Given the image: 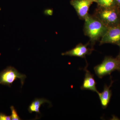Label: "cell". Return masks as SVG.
<instances>
[{
    "label": "cell",
    "mask_w": 120,
    "mask_h": 120,
    "mask_svg": "<svg viewBox=\"0 0 120 120\" xmlns=\"http://www.w3.org/2000/svg\"><path fill=\"white\" fill-rule=\"evenodd\" d=\"M83 31L84 34L90 39L94 45L102 38L107 31L108 28L94 15L88 14L84 20Z\"/></svg>",
    "instance_id": "obj_1"
},
{
    "label": "cell",
    "mask_w": 120,
    "mask_h": 120,
    "mask_svg": "<svg viewBox=\"0 0 120 120\" xmlns=\"http://www.w3.org/2000/svg\"><path fill=\"white\" fill-rule=\"evenodd\" d=\"M94 15L108 28L120 24V10L118 7L105 8L98 6Z\"/></svg>",
    "instance_id": "obj_2"
},
{
    "label": "cell",
    "mask_w": 120,
    "mask_h": 120,
    "mask_svg": "<svg viewBox=\"0 0 120 120\" xmlns=\"http://www.w3.org/2000/svg\"><path fill=\"white\" fill-rule=\"evenodd\" d=\"M120 67V60L117 57L106 56L101 64L94 67V70L97 76L102 79L113 71L118 70Z\"/></svg>",
    "instance_id": "obj_3"
},
{
    "label": "cell",
    "mask_w": 120,
    "mask_h": 120,
    "mask_svg": "<svg viewBox=\"0 0 120 120\" xmlns=\"http://www.w3.org/2000/svg\"><path fill=\"white\" fill-rule=\"evenodd\" d=\"M26 78V75L19 73L14 67L9 66L0 72V84L10 87L14 81L19 79L22 86Z\"/></svg>",
    "instance_id": "obj_4"
},
{
    "label": "cell",
    "mask_w": 120,
    "mask_h": 120,
    "mask_svg": "<svg viewBox=\"0 0 120 120\" xmlns=\"http://www.w3.org/2000/svg\"><path fill=\"white\" fill-rule=\"evenodd\" d=\"M106 43L114 44L120 46V24L108 28L100 41V45Z\"/></svg>",
    "instance_id": "obj_5"
},
{
    "label": "cell",
    "mask_w": 120,
    "mask_h": 120,
    "mask_svg": "<svg viewBox=\"0 0 120 120\" xmlns=\"http://www.w3.org/2000/svg\"><path fill=\"white\" fill-rule=\"evenodd\" d=\"M94 2L95 0H71L70 2L79 19L84 20L88 15L90 6Z\"/></svg>",
    "instance_id": "obj_6"
},
{
    "label": "cell",
    "mask_w": 120,
    "mask_h": 120,
    "mask_svg": "<svg viewBox=\"0 0 120 120\" xmlns=\"http://www.w3.org/2000/svg\"><path fill=\"white\" fill-rule=\"evenodd\" d=\"M88 45L89 43L85 45L79 43L72 49L62 53L61 55L85 58L86 55L90 54L93 50V48H90L88 47Z\"/></svg>",
    "instance_id": "obj_7"
},
{
    "label": "cell",
    "mask_w": 120,
    "mask_h": 120,
    "mask_svg": "<svg viewBox=\"0 0 120 120\" xmlns=\"http://www.w3.org/2000/svg\"><path fill=\"white\" fill-rule=\"evenodd\" d=\"M87 67L84 68L85 71V76L80 89L82 90H90L98 93V91L97 90V83L94 78V75L87 69Z\"/></svg>",
    "instance_id": "obj_8"
},
{
    "label": "cell",
    "mask_w": 120,
    "mask_h": 120,
    "mask_svg": "<svg viewBox=\"0 0 120 120\" xmlns=\"http://www.w3.org/2000/svg\"><path fill=\"white\" fill-rule=\"evenodd\" d=\"M113 83L112 81L110 85L109 86L105 84L103 91L101 92H98V94L101 105L103 109H105L108 106L112 96V91L110 88Z\"/></svg>",
    "instance_id": "obj_9"
},
{
    "label": "cell",
    "mask_w": 120,
    "mask_h": 120,
    "mask_svg": "<svg viewBox=\"0 0 120 120\" xmlns=\"http://www.w3.org/2000/svg\"><path fill=\"white\" fill-rule=\"evenodd\" d=\"M45 103H49L50 105L51 104L50 101L46 99L35 98L29 106L28 109L29 112L32 113L33 112H35L37 113L41 114L39 109L41 105Z\"/></svg>",
    "instance_id": "obj_10"
},
{
    "label": "cell",
    "mask_w": 120,
    "mask_h": 120,
    "mask_svg": "<svg viewBox=\"0 0 120 120\" xmlns=\"http://www.w3.org/2000/svg\"><path fill=\"white\" fill-rule=\"evenodd\" d=\"M98 6L105 8L117 7L116 0H95Z\"/></svg>",
    "instance_id": "obj_11"
},
{
    "label": "cell",
    "mask_w": 120,
    "mask_h": 120,
    "mask_svg": "<svg viewBox=\"0 0 120 120\" xmlns=\"http://www.w3.org/2000/svg\"><path fill=\"white\" fill-rule=\"evenodd\" d=\"M11 112V120H20L22 119L20 118L18 115L16 110L15 109V107L13 106H12L10 107Z\"/></svg>",
    "instance_id": "obj_12"
},
{
    "label": "cell",
    "mask_w": 120,
    "mask_h": 120,
    "mask_svg": "<svg viewBox=\"0 0 120 120\" xmlns=\"http://www.w3.org/2000/svg\"><path fill=\"white\" fill-rule=\"evenodd\" d=\"M53 9L52 8H47L43 11L44 15L47 16H52L53 14Z\"/></svg>",
    "instance_id": "obj_13"
},
{
    "label": "cell",
    "mask_w": 120,
    "mask_h": 120,
    "mask_svg": "<svg viewBox=\"0 0 120 120\" xmlns=\"http://www.w3.org/2000/svg\"><path fill=\"white\" fill-rule=\"evenodd\" d=\"M11 120V116H8L5 114L0 113V120Z\"/></svg>",
    "instance_id": "obj_14"
},
{
    "label": "cell",
    "mask_w": 120,
    "mask_h": 120,
    "mask_svg": "<svg viewBox=\"0 0 120 120\" xmlns=\"http://www.w3.org/2000/svg\"><path fill=\"white\" fill-rule=\"evenodd\" d=\"M116 2L117 7H118L120 10V0H116Z\"/></svg>",
    "instance_id": "obj_15"
},
{
    "label": "cell",
    "mask_w": 120,
    "mask_h": 120,
    "mask_svg": "<svg viewBox=\"0 0 120 120\" xmlns=\"http://www.w3.org/2000/svg\"><path fill=\"white\" fill-rule=\"evenodd\" d=\"M119 47H120V46H119ZM117 57V58H118V59H119V60H120V53H119V54H118V56H117V57Z\"/></svg>",
    "instance_id": "obj_16"
},
{
    "label": "cell",
    "mask_w": 120,
    "mask_h": 120,
    "mask_svg": "<svg viewBox=\"0 0 120 120\" xmlns=\"http://www.w3.org/2000/svg\"><path fill=\"white\" fill-rule=\"evenodd\" d=\"M118 71H120V68H119V69H118Z\"/></svg>",
    "instance_id": "obj_17"
}]
</instances>
